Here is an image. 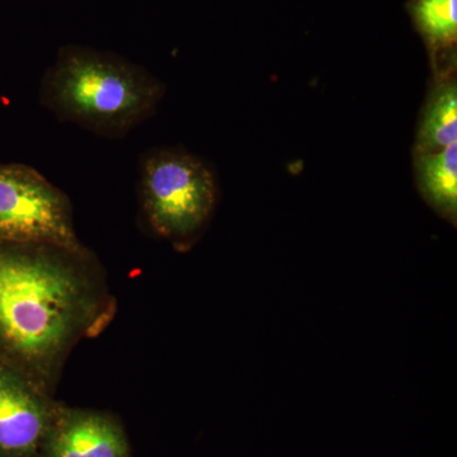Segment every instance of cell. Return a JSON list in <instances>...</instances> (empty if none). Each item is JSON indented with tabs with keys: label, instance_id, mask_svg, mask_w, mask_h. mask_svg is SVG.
Wrapping results in <instances>:
<instances>
[{
	"label": "cell",
	"instance_id": "1",
	"mask_svg": "<svg viewBox=\"0 0 457 457\" xmlns=\"http://www.w3.org/2000/svg\"><path fill=\"white\" fill-rule=\"evenodd\" d=\"M161 80L111 53L65 46L41 83V102L62 121L102 137H122L154 114Z\"/></svg>",
	"mask_w": 457,
	"mask_h": 457
},
{
	"label": "cell",
	"instance_id": "3",
	"mask_svg": "<svg viewBox=\"0 0 457 457\" xmlns=\"http://www.w3.org/2000/svg\"><path fill=\"white\" fill-rule=\"evenodd\" d=\"M141 196L156 233L185 245L203 230L216 204L212 170L187 153L156 150L141 164Z\"/></svg>",
	"mask_w": 457,
	"mask_h": 457
},
{
	"label": "cell",
	"instance_id": "9",
	"mask_svg": "<svg viewBox=\"0 0 457 457\" xmlns=\"http://www.w3.org/2000/svg\"><path fill=\"white\" fill-rule=\"evenodd\" d=\"M409 11L433 53L455 49L457 0H409Z\"/></svg>",
	"mask_w": 457,
	"mask_h": 457
},
{
	"label": "cell",
	"instance_id": "5",
	"mask_svg": "<svg viewBox=\"0 0 457 457\" xmlns=\"http://www.w3.org/2000/svg\"><path fill=\"white\" fill-rule=\"evenodd\" d=\"M44 426L38 403L17 384L0 378V449H32L40 440Z\"/></svg>",
	"mask_w": 457,
	"mask_h": 457
},
{
	"label": "cell",
	"instance_id": "7",
	"mask_svg": "<svg viewBox=\"0 0 457 457\" xmlns=\"http://www.w3.org/2000/svg\"><path fill=\"white\" fill-rule=\"evenodd\" d=\"M457 144V87L442 80L432 90L418 128L414 154L440 152Z\"/></svg>",
	"mask_w": 457,
	"mask_h": 457
},
{
	"label": "cell",
	"instance_id": "2",
	"mask_svg": "<svg viewBox=\"0 0 457 457\" xmlns=\"http://www.w3.org/2000/svg\"><path fill=\"white\" fill-rule=\"evenodd\" d=\"M79 311L71 273L45 258L0 257V335L27 356L46 357L71 337Z\"/></svg>",
	"mask_w": 457,
	"mask_h": 457
},
{
	"label": "cell",
	"instance_id": "6",
	"mask_svg": "<svg viewBox=\"0 0 457 457\" xmlns=\"http://www.w3.org/2000/svg\"><path fill=\"white\" fill-rule=\"evenodd\" d=\"M416 179L426 203L445 220L456 225L457 144L440 152L416 155Z\"/></svg>",
	"mask_w": 457,
	"mask_h": 457
},
{
	"label": "cell",
	"instance_id": "8",
	"mask_svg": "<svg viewBox=\"0 0 457 457\" xmlns=\"http://www.w3.org/2000/svg\"><path fill=\"white\" fill-rule=\"evenodd\" d=\"M125 444L112 425L97 417L71 423L57 436L55 457H121Z\"/></svg>",
	"mask_w": 457,
	"mask_h": 457
},
{
	"label": "cell",
	"instance_id": "4",
	"mask_svg": "<svg viewBox=\"0 0 457 457\" xmlns=\"http://www.w3.org/2000/svg\"><path fill=\"white\" fill-rule=\"evenodd\" d=\"M0 240L78 246L68 198L35 168L0 164Z\"/></svg>",
	"mask_w": 457,
	"mask_h": 457
}]
</instances>
